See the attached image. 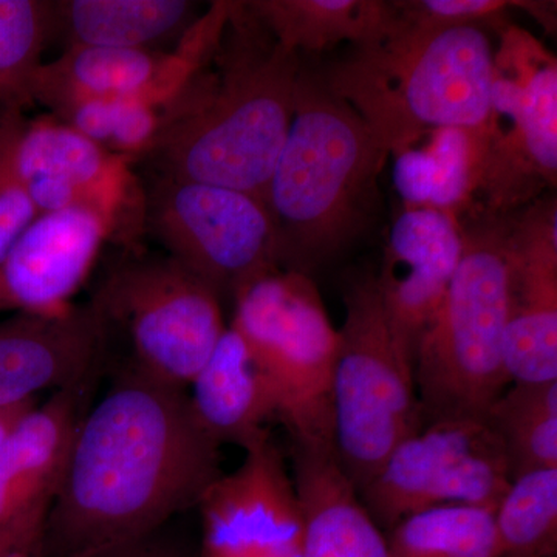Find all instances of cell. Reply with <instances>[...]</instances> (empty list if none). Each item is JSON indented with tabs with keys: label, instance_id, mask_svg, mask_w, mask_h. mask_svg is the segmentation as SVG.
Segmentation results:
<instances>
[{
	"label": "cell",
	"instance_id": "obj_25",
	"mask_svg": "<svg viewBox=\"0 0 557 557\" xmlns=\"http://www.w3.org/2000/svg\"><path fill=\"white\" fill-rule=\"evenodd\" d=\"M496 509L438 507L403 519L387 531L391 557H502Z\"/></svg>",
	"mask_w": 557,
	"mask_h": 557
},
{
	"label": "cell",
	"instance_id": "obj_19",
	"mask_svg": "<svg viewBox=\"0 0 557 557\" xmlns=\"http://www.w3.org/2000/svg\"><path fill=\"white\" fill-rule=\"evenodd\" d=\"M98 376L54 391L0 449V530L39 502L53 500Z\"/></svg>",
	"mask_w": 557,
	"mask_h": 557
},
{
	"label": "cell",
	"instance_id": "obj_29",
	"mask_svg": "<svg viewBox=\"0 0 557 557\" xmlns=\"http://www.w3.org/2000/svg\"><path fill=\"white\" fill-rule=\"evenodd\" d=\"M426 138V149L434 163L429 208L445 212L460 223L478 209L475 200L486 160L485 127H445L431 132Z\"/></svg>",
	"mask_w": 557,
	"mask_h": 557
},
{
	"label": "cell",
	"instance_id": "obj_16",
	"mask_svg": "<svg viewBox=\"0 0 557 557\" xmlns=\"http://www.w3.org/2000/svg\"><path fill=\"white\" fill-rule=\"evenodd\" d=\"M108 357L104 324L89 302L0 321V408L89 379Z\"/></svg>",
	"mask_w": 557,
	"mask_h": 557
},
{
	"label": "cell",
	"instance_id": "obj_15",
	"mask_svg": "<svg viewBox=\"0 0 557 557\" xmlns=\"http://www.w3.org/2000/svg\"><path fill=\"white\" fill-rule=\"evenodd\" d=\"M508 318L505 368L511 383L557 381V205L555 194L507 215Z\"/></svg>",
	"mask_w": 557,
	"mask_h": 557
},
{
	"label": "cell",
	"instance_id": "obj_21",
	"mask_svg": "<svg viewBox=\"0 0 557 557\" xmlns=\"http://www.w3.org/2000/svg\"><path fill=\"white\" fill-rule=\"evenodd\" d=\"M189 387L194 417L219 446L244 449L269 431L267 424L277 421L270 381L231 325Z\"/></svg>",
	"mask_w": 557,
	"mask_h": 557
},
{
	"label": "cell",
	"instance_id": "obj_20",
	"mask_svg": "<svg viewBox=\"0 0 557 557\" xmlns=\"http://www.w3.org/2000/svg\"><path fill=\"white\" fill-rule=\"evenodd\" d=\"M304 516V557H391L386 533L362 505L335 449L292 445Z\"/></svg>",
	"mask_w": 557,
	"mask_h": 557
},
{
	"label": "cell",
	"instance_id": "obj_18",
	"mask_svg": "<svg viewBox=\"0 0 557 557\" xmlns=\"http://www.w3.org/2000/svg\"><path fill=\"white\" fill-rule=\"evenodd\" d=\"M463 251L460 223L431 208H403L375 274L388 321L416 359L418 341L442 306Z\"/></svg>",
	"mask_w": 557,
	"mask_h": 557
},
{
	"label": "cell",
	"instance_id": "obj_22",
	"mask_svg": "<svg viewBox=\"0 0 557 557\" xmlns=\"http://www.w3.org/2000/svg\"><path fill=\"white\" fill-rule=\"evenodd\" d=\"M199 3L190 0H54L51 42L83 47L168 51L193 27Z\"/></svg>",
	"mask_w": 557,
	"mask_h": 557
},
{
	"label": "cell",
	"instance_id": "obj_14",
	"mask_svg": "<svg viewBox=\"0 0 557 557\" xmlns=\"http://www.w3.org/2000/svg\"><path fill=\"white\" fill-rule=\"evenodd\" d=\"M236 471L201 497V555L240 557L304 549V516L295 480L270 431L245 446Z\"/></svg>",
	"mask_w": 557,
	"mask_h": 557
},
{
	"label": "cell",
	"instance_id": "obj_24",
	"mask_svg": "<svg viewBox=\"0 0 557 557\" xmlns=\"http://www.w3.org/2000/svg\"><path fill=\"white\" fill-rule=\"evenodd\" d=\"M485 418L500 440L511 480L557 468V381L511 383Z\"/></svg>",
	"mask_w": 557,
	"mask_h": 557
},
{
	"label": "cell",
	"instance_id": "obj_9",
	"mask_svg": "<svg viewBox=\"0 0 557 557\" xmlns=\"http://www.w3.org/2000/svg\"><path fill=\"white\" fill-rule=\"evenodd\" d=\"M480 211L507 218L557 185V60L508 24L494 51Z\"/></svg>",
	"mask_w": 557,
	"mask_h": 557
},
{
	"label": "cell",
	"instance_id": "obj_5",
	"mask_svg": "<svg viewBox=\"0 0 557 557\" xmlns=\"http://www.w3.org/2000/svg\"><path fill=\"white\" fill-rule=\"evenodd\" d=\"M442 306L418 341L413 372L423 424L485 417L509 380L507 218L472 212Z\"/></svg>",
	"mask_w": 557,
	"mask_h": 557
},
{
	"label": "cell",
	"instance_id": "obj_31",
	"mask_svg": "<svg viewBox=\"0 0 557 557\" xmlns=\"http://www.w3.org/2000/svg\"><path fill=\"white\" fill-rule=\"evenodd\" d=\"M25 120V113L0 116V260L39 215L14 166V146Z\"/></svg>",
	"mask_w": 557,
	"mask_h": 557
},
{
	"label": "cell",
	"instance_id": "obj_11",
	"mask_svg": "<svg viewBox=\"0 0 557 557\" xmlns=\"http://www.w3.org/2000/svg\"><path fill=\"white\" fill-rule=\"evenodd\" d=\"M509 483L507 457L486 418H446L403 440L358 494L387 533L431 508L496 509Z\"/></svg>",
	"mask_w": 557,
	"mask_h": 557
},
{
	"label": "cell",
	"instance_id": "obj_28",
	"mask_svg": "<svg viewBox=\"0 0 557 557\" xmlns=\"http://www.w3.org/2000/svg\"><path fill=\"white\" fill-rule=\"evenodd\" d=\"M164 106L141 100H83L53 116L101 148L129 157L137 164L163 131Z\"/></svg>",
	"mask_w": 557,
	"mask_h": 557
},
{
	"label": "cell",
	"instance_id": "obj_33",
	"mask_svg": "<svg viewBox=\"0 0 557 557\" xmlns=\"http://www.w3.org/2000/svg\"><path fill=\"white\" fill-rule=\"evenodd\" d=\"M50 505L51 500L39 502L0 530V557L42 556L44 528Z\"/></svg>",
	"mask_w": 557,
	"mask_h": 557
},
{
	"label": "cell",
	"instance_id": "obj_34",
	"mask_svg": "<svg viewBox=\"0 0 557 557\" xmlns=\"http://www.w3.org/2000/svg\"><path fill=\"white\" fill-rule=\"evenodd\" d=\"M161 531L95 557H186L174 542L164 539Z\"/></svg>",
	"mask_w": 557,
	"mask_h": 557
},
{
	"label": "cell",
	"instance_id": "obj_4",
	"mask_svg": "<svg viewBox=\"0 0 557 557\" xmlns=\"http://www.w3.org/2000/svg\"><path fill=\"white\" fill-rule=\"evenodd\" d=\"M494 51L482 28L417 27L397 10L383 36L319 73L397 157L431 132L486 126Z\"/></svg>",
	"mask_w": 557,
	"mask_h": 557
},
{
	"label": "cell",
	"instance_id": "obj_30",
	"mask_svg": "<svg viewBox=\"0 0 557 557\" xmlns=\"http://www.w3.org/2000/svg\"><path fill=\"white\" fill-rule=\"evenodd\" d=\"M403 20L423 28L507 27L508 11H528L530 0H405L394 2Z\"/></svg>",
	"mask_w": 557,
	"mask_h": 557
},
{
	"label": "cell",
	"instance_id": "obj_8",
	"mask_svg": "<svg viewBox=\"0 0 557 557\" xmlns=\"http://www.w3.org/2000/svg\"><path fill=\"white\" fill-rule=\"evenodd\" d=\"M231 327L265 373L277 403V421L292 445L335 449L332 384L338 348L313 278L273 269L234 295Z\"/></svg>",
	"mask_w": 557,
	"mask_h": 557
},
{
	"label": "cell",
	"instance_id": "obj_13",
	"mask_svg": "<svg viewBox=\"0 0 557 557\" xmlns=\"http://www.w3.org/2000/svg\"><path fill=\"white\" fill-rule=\"evenodd\" d=\"M230 2H212L175 49L168 51L83 47L44 62L33 102L57 115L83 100H141L168 104L212 60L228 21Z\"/></svg>",
	"mask_w": 557,
	"mask_h": 557
},
{
	"label": "cell",
	"instance_id": "obj_3",
	"mask_svg": "<svg viewBox=\"0 0 557 557\" xmlns=\"http://www.w3.org/2000/svg\"><path fill=\"white\" fill-rule=\"evenodd\" d=\"M391 153L364 120L304 64L287 137L265 190L278 269L310 276L364 236Z\"/></svg>",
	"mask_w": 557,
	"mask_h": 557
},
{
	"label": "cell",
	"instance_id": "obj_10",
	"mask_svg": "<svg viewBox=\"0 0 557 557\" xmlns=\"http://www.w3.org/2000/svg\"><path fill=\"white\" fill-rule=\"evenodd\" d=\"M143 185L145 233L220 300L278 269L273 220L258 197L164 175Z\"/></svg>",
	"mask_w": 557,
	"mask_h": 557
},
{
	"label": "cell",
	"instance_id": "obj_35",
	"mask_svg": "<svg viewBox=\"0 0 557 557\" xmlns=\"http://www.w3.org/2000/svg\"><path fill=\"white\" fill-rule=\"evenodd\" d=\"M240 557H304V552L300 553H255V555H247Z\"/></svg>",
	"mask_w": 557,
	"mask_h": 557
},
{
	"label": "cell",
	"instance_id": "obj_6",
	"mask_svg": "<svg viewBox=\"0 0 557 557\" xmlns=\"http://www.w3.org/2000/svg\"><path fill=\"white\" fill-rule=\"evenodd\" d=\"M344 306L333 368V443L339 467L359 491L423 426V418L413 355L388 321L375 273L348 278Z\"/></svg>",
	"mask_w": 557,
	"mask_h": 557
},
{
	"label": "cell",
	"instance_id": "obj_1",
	"mask_svg": "<svg viewBox=\"0 0 557 557\" xmlns=\"http://www.w3.org/2000/svg\"><path fill=\"white\" fill-rule=\"evenodd\" d=\"M188 388L129 361L81 418L44 528L42 556L95 557L163 530L222 475Z\"/></svg>",
	"mask_w": 557,
	"mask_h": 557
},
{
	"label": "cell",
	"instance_id": "obj_27",
	"mask_svg": "<svg viewBox=\"0 0 557 557\" xmlns=\"http://www.w3.org/2000/svg\"><path fill=\"white\" fill-rule=\"evenodd\" d=\"M494 522L502 557H556L557 468L512 479Z\"/></svg>",
	"mask_w": 557,
	"mask_h": 557
},
{
	"label": "cell",
	"instance_id": "obj_26",
	"mask_svg": "<svg viewBox=\"0 0 557 557\" xmlns=\"http://www.w3.org/2000/svg\"><path fill=\"white\" fill-rule=\"evenodd\" d=\"M51 44L50 0H0V116L24 113Z\"/></svg>",
	"mask_w": 557,
	"mask_h": 557
},
{
	"label": "cell",
	"instance_id": "obj_17",
	"mask_svg": "<svg viewBox=\"0 0 557 557\" xmlns=\"http://www.w3.org/2000/svg\"><path fill=\"white\" fill-rule=\"evenodd\" d=\"M106 242L108 226L89 209L42 212L0 260V311L67 309Z\"/></svg>",
	"mask_w": 557,
	"mask_h": 557
},
{
	"label": "cell",
	"instance_id": "obj_7",
	"mask_svg": "<svg viewBox=\"0 0 557 557\" xmlns=\"http://www.w3.org/2000/svg\"><path fill=\"white\" fill-rule=\"evenodd\" d=\"M108 344L123 339L127 361L153 379L188 388L228 325L222 300L163 251L115 247L89 300Z\"/></svg>",
	"mask_w": 557,
	"mask_h": 557
},
{
	"label": "cell",
	"instance_id": "obj_32",
	"mask_svg": "<svg viewBox=\"0 0 557 557\" xmlns=\"http://www.w3.org/2000/svg\"><path fill=\"white\" fill-rule=\"evenodd\" d=\"M394 180L403 208H429L434 186V163L424 148H410L395 157Z\"/></svg>",
	"mask_w": 557,
	"mask_h": 557
},
{
	"label": "cell",
	"instance_id": "obj_2",
	"mask_svg": "<svg viewBox=\"0 0 557 557\" xmlns=\"http://www.w3.org/2000/svg\"><path fill=\"white\" fill-rule=\"evenodd\" d=\"M302 62L247 3L231 2L214 57L172 98L159 139L137 164L148 174L263 201L292 123Z\"/></svg>",
	"mask_w": 557,
	"mask_h": 557
},
{
	"label": "cell",
	"instance_id": "obj_12",
	"mask_svg": "<svg viewBox=\"0 0 557 557\" xmlns=\"http://www.w3.org/2000/svg\"><path fill=\"white\" fill-rule=\"evenodd\" d=\"M14 166L39 214L86 208L104 220L113 247L145 234V185L134 160L101 148L53 115L25 120Z\"/></svg>",
	"mask_w": 557,
	"mask_h": 557
},
{
	"label": "cell",
	"instance_id": "obj_23",
	"mask_svg": "<svg viewBox=\"0 0 557 557\" xmlns=\"http://www.w3.org/2000/svg\"><path fill=\"white\" fill-rule=\"evenodd\" d=\"M249 11L289 50L321 53L339 44L354 46L383 36L395 20L384 0H251Z\"/></svg>",
	"mask_w": 557,
	"mask_h": 557
}]
</instances>
